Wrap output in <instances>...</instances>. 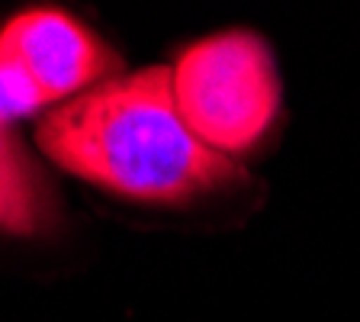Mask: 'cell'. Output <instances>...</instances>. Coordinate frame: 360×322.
I'll return each mask as SVG.
<instances>
[{"label":"cell","mask_w":360,"mask_h":322,"mask_svg":"<svg viewBox=\"0 0 360 322\" xmlns=\"http://www.w3.org/2000/svg\"><path fill=\"white\" fill-rule=\"evenodd\" d=\"M36 139L65 171L132 200L187 203L245 180L232 158L190 132L165 65L68 100L39 123Z\"/></svg>","instance_id":"cell-1"},{"label":"cell","mask_w":360,"mask_h":322,"mask_svg":"<svg viewBox=\"0 0 360 322\" xmlns=\"http://www.w3.org/2000/svg\"><path fill=\"white\" fill-rule=\"evenodd\" d=\"M171 81L190 132L219 155L248 151L277 120V65L255 32L229 30L190 42L174 61Z\"/></svg>","instance_id":"cell-2"},{"label":"cell","mask_w":360,"mask_h":322,"mask_svg":"<svg viewBox=\"0 0 360 322\" xmlns=\"http://www.w3.org/2000/svg\"><path fill=\"white\" fill-rule=\"evenodd\" d=\"M0 61L30 78L45 104L81 97L120 68V58L81 20L55 7L20 10L0 26Z\"/></svg>","instance_id":"cell-3"},{"label":"cell","mask_w":360,"mask_h":322,"mask_svg":"<svg viewBox=\"0 0 360 322\" xmlns=\"http://www.w3.org/2000/svg\"><path fill=\"white\" fill-rule=\"evenodd\" d=\"M52 223V194L16 135L0 123V229L32 235Z\"/></svg>","instance_id":"cell-4"},{"label":"cell","mask_w":360,"mask_h":322,"mask_svg":"<svg viewBox=\"0 0 360 322\" xmlns=\"http://www.w3.org/2000/svg\"><path fill=\"white\" fill-rule=\"evenodd\" d=\"M45 106V97L39 87L22 75L20 68L10 61H0V123L20 120V116H32Z\"/></svg>","instance_id":"cell-5"}]
</instances>
